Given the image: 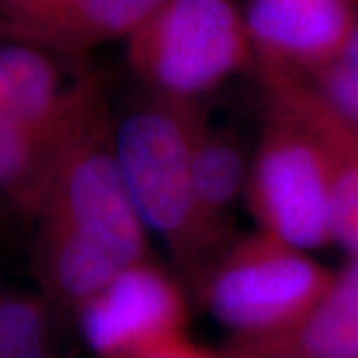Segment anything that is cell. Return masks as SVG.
Returning <instances> with one entry per match:
<instances>
[{
	"label": "cell",
	"instance_id": "obj_1",
	"mask_svg": "<svg viewBox=\"0 0 358 358\" xmlns=\"http://www.w3.org/2000/svg\"><path fill=\"white\" fill-rule=\"evenodd\" d=\"M205 117L193 102L155 96L115 129L126 185L145 227L157 231L181 265L197 268L217 249L195 193V143Z\"/></svg>",
	"mask_w": 358,
	"mask_h": 358
},
{
	"label": "cell",
	"instance_id": "obj_2",
	"mask_svg": "<svg viewBox=\"0 0 358 358\" xmlns=\"http://www.w3.org/2000/svg\"><path fill=\"white\" fill-rule=\"evenodd\" d=\"M38 215L102 239L129 263L145 259V225L128 192L114 124L94 78H84L54 143Z\"/></svg>",
	"mask_w": 358,
	"mask_h": 358
},
{
	"label": "cell",
	"instance_id": "obj_3",
	"mask_svg": "<svg viewBox=\"0 0 358 358\" xmlns=\"http://www.w3.org/2000/svg\"><path fill=\"white\" fill-rule=\"evenodd\" d=\"M131 70L155 96L193 102L253 54L233 0H166L128 36Z\"/></svg>",
	"mask_w": 358,
	"mask_h": 358
},
{
	"label": "cell",
	"instance_id": "obj_4",
	"mask_svg": "<svg viewBox=\"0 0 358 358\" xmlns=\"http://www.w3.org/2000/svg\"><path fill=\"white\" fill-rule=\"evenodd\" d=\"M333 271L267 231L243 237L209 271L205 299L239 341H261L294 329L319 303Z\"/></svg>",
	"mask_w": 358,
	"mask_h": 358
},
{
	"label": "cell",
	"instance_id": "obj_5",
	"mask_svg": "<svg viewBox=\"0 0 358 358\" xmlns=\"http://www.w3.org/2000/svg\"><path fill=\"white\" fill-rule=\"evenodd\" d=\"M247 197L261 231L285 243L310 249L336 239L327 155L301 120L271 102L247 178Z\"/></svg>",
	"mask_w": 358,
	"mask_h": 358
},
{
	"label": "cell",
	"instance_id": "obj_6",
	"mask_svg": "<svg viewBox=\"0 0 358 358\" xmlns=\"http://www.w3.org/2000/svg\"><path fill=\"white\" fill-rule=\"evenodd\" d=\"M187 307L164 268L141 259L80 307L86 343L100 358H150L185 338Z\"/></svg>",
	"mask_w": 358,
	"mask_h": 358
},
{
	"label": "cell",
	"instance_id": "obj_7",
	"mask_svg": "<svg viewBox=\"0 0 358 358\" xmlns=\"http://www.w3.org/2000/svg\"><path fill=\"white\" fill-rule=\"evenodd\" d=\"M245 24L259 64L308 74L350 38L358 0H251Z\"/></svg>",
	"mask_w": 358,
	"mask_h": 358
},
{
	"label": "cell",
	"instance_id": "obj_8",
	"mask_svg": "<svg viewBox=\"0 0 358 358\" xmlns=\"http://www.w3.org/2000/svg\"><path fill=\"white\" fill-rule=\"evenodd\" d=\"M268 102L301 120L327 155L334 193L336 241L358 255V128L327 102L305 74L259 64Z\"/></svg>",
	"mask_w": 358,
	"mask_h": 358
},
{
	"label": "cell",
	"instance_id": "obj_9",
	"mask_svg": "<svg viewBox=\"0 0 358 358\" xmlns=\"http://www.w3.org/2000/svg\"><path fill=\"white\" fill-rule=\"evenodd\" d=\"M233 358H358V255L327 287L319 303L287 333L239 341Z\"/></svg>",
	"mask_w": 358,
	"mask_h": 358
},
{
	"label": "cell",
	"instance_id": "obj_10",
	"mask_svg": "<svg viewBox=\"0 0 358 358\" xmlns=\"http://www.w3.org/2000/svg\"><path fill=\"white\" fill-rule=\"evenodd\" d=\"M38 265L52 293L82 307L131 263L98 237L40 219Z\"/></svg>",
	"mask_w": 358,
	"mask_h": 358
},
{
	"label": "cell",
	"instance_id": "obj_11",
	"mask_svg": "<svg viewBox=\"0 0 358 358\" xmlns=\"http://www.w3.org/2000/svg\"><path fill=\"white\" fill-rule=\"evenodd\" d=\"M193 171L205 229L219 245L231 207L245 183V159L239 141L229 131L211 128L203 122L195 143Z\"/></svg>",
	"mask_w": 358,
	"mask_h": 358
},
{
	"label": "cell",
	"instance_id": "obj_12",
	"mask_svg": "<svg viewBox=\"0 0 358 358\" xmlns=\"http://www.w3.org/2000/svg\"><path fill=\"white\" fill-rule=\"evenodd\" d=\"M78 0H0V42L52 50Z\"/></svg>",
	"mask_w": 358,
	"mask_h": 358
},
{
	"label": "cell",
	"instance_id": "obj_13",
	"mask_svg": "<svg viewBox=\"0 0 358 358\" xmlns=\"http://www.w3.org/2000/svg\"><path fill=\"white\" fill-rule=\"evenodd\" d=\"M0 358H46V322L36 301L0 299Z\"/></svg>",
	"mask_w": 358,
	"mask_h": 358
},
{
	"label": "cell",
	"instance_id": "obj_14",
	"mask_svg": "<svg viewBox=\"0 0 358 358\" xmlns=\"http://www.w3.org/2000/svg\"><path fill=\"white\" fill-rule=\"evenodd\" d=\"M305 76L327 102L358 128V26L336 56Z\"/></svg>",
	"mask_w": 358,
	"mask_h": 358
},
{
	"label": "cell",
	"instance_id": "obj_15",
	"mask_svg": "<svg viewBox=\"0 0 358 358\" xmlns=\"http://www.w3.org/2000/svg\"><path fill=\"white\" fill-rule=\"evenodd\" d=\"M150 358H233L229 357H217L215 352H209L201 346H195L192 343H187L185 338L183 341H178L173 345L162 348L159 352H155L154 357Z\"/></svg>",
	"mask_w": 358,
	"mask_h": 358
}]
</instances>
